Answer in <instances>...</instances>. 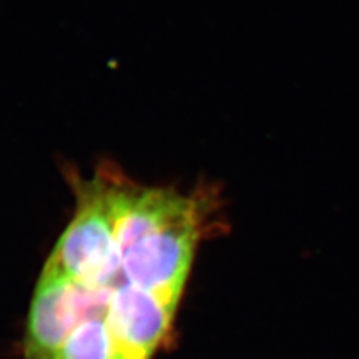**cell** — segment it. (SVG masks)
I'll return each mask as SVG.
<instances>
[{
	"label": "cell",
	"instance_id": "6da1fadb",
	"mask_svg": "<svg viewBox=\"0 0 359 359\" xmlns=\"http://www.w3.org/2000/svg\"><path fill=\"white\" fill-rule=\"evenodd\" d=\"M74 186V217L32 299L25 359H153L204 235L205 202L111 166Z\"/></svg>",
	"mask_w": 359,
	"mask_h": 359
}]
</instances>
